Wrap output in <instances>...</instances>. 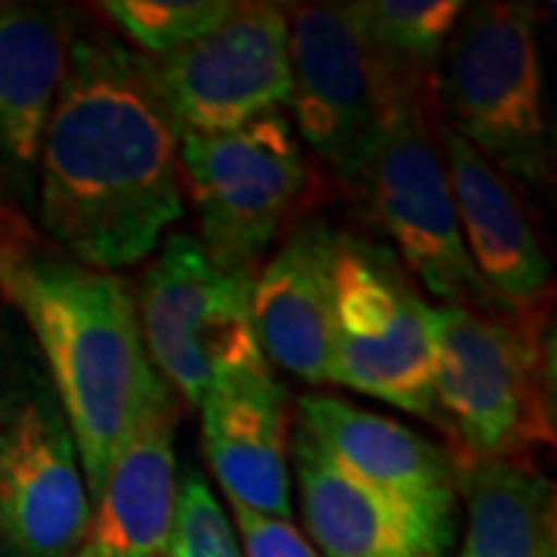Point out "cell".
I'll list each match as a JSON object with an SVG mask.
<instances>
[{
    "mask_svg": "<svg viewBox=\"0 0 557 557\" xmlns=\"http://www.w3.org/2000/svg\"><path fill=\"white\" fill-rule=\"evenodd\" d=\"M180 137L146 57L106 32L75 35L35 174L47 239L106 273L149 258L183 218Z\"/></svg>",
    "mask_w": 557,
    "mask_h": 557,
    "instance_id": "obj_1",
    "label": "cell"
},
{
    "mask_svg": "<svg viewBox=\"0 0 557 557\" xmlns=\"http://www.w3.org/2000/svg\"><path fill=\"white\" fill-rule=\"evenodd\" d=\"M0 288L32 332L94 505L159 381L143 347L134 295L115 273L13 230L0 233Z\"/></svg>",
    "mask_w": 557,
    "mask_h": 557,
    "instance_id": "obj_2",
    "label": "cell"
},
{
    "mask_svg": "<svg viewBox=\"0 0 557 557\" xmlns=\"http://www.w3.org/2000/svg\"><path fill=\"white\" fill-rule=\"evenodd\" d=\"M434 397L456 468L533 461L555 446L552 304L511 310L431 307Z\"/></svg>",
    "mask_w": 557,
    "mask_h": 557,
    "instance_id": "obj_3",
    "label": "cell"
},
{
    "mask_svg": "<svg viewBox=\"0 0 557 557\" xmlns=\"http://www.w3.org/2000/svg\"><path fill=\"white\" fill-rule=\"evenodd\" d=\"M437 119L505 180L552 186V112L533 3L465 7L440 62Z\"/></svg>",
    "mask_w": 557,
    "mask_h": 557,
    "instance_id": "obj_4",
    "label": "cell"
},
{
    "mask_svg": "<svg viewBox=\"0 0 557 557\" xmlns=\"http://www.w3.org/2000/svg\"><path fill=\"white\" fill-rule=\"evenodd\" d=\"M81 456L38 350L0 344V557H72L90 527Z\"/></svg>",
    "mask_w": 557,
    "mask_h": 557,
    "instance_id": "obj_5",
    "label": "cell"
},
{
    "mask_svg": "<svg viewBox=\"0 0 557 557\" xmlns=\"http://www.w3.org/2000/svg\"><path fill=\"white\" fill-rule=\"evenodd\" d=\"M251 267L218 258L199 236L161 242L137 288L143 347L171 394L199 409L226 375L267 366L251 313Z\"/></svg>",
    "mask_w": 557,
    "mask_h": 557,
    "instance_id": "obj_6",
    "label": "cell"
},
{
    "mask_svg": "<svg viewBox=\"0 0 557 557\" xmlns=\"http://www.w3.org/2000/svg\"><path fill=\"white\" fill-rule=\"evenodd\" d=\"M332 278V384L443 431L434 397L431 304L397 255L375 239L338 233Z\"/></svg>",
    "mask_w": 557,
    "mask_h": 557,
    "instance_id": "obj_7",
    "label": "cell"
},
{
    "mask_svg": "<svg viewBox=\"0 0 557 557\" xmlns=\"http://www.w3.org/2000/svg\"><path fill=\"white\" fill-rule=\"evenodd\" d=\"M180 183L196 205L201 245L258 270L313 193V164L278 109L226 134H183Z\"/></svg>",
    "mask_w": 557,
    "mask_h": 557,
    "instance_id": "obj_8",
    "label": "cell"
},
{
    "mask_svg": "<svg viewBox=\"0 0 557 557\" xmlns=\"http://www.w3.org/2000/svg\"><path fill=\"white\" fill-rule=\"evenodd\" d=\"M434 121L437 115L397 102L350 193L394 242L409 278L437 300V307L502 310L461 239Z\"/></svg>",
    "mask_w": 557,
    "mask_h": 557,
    "instance_id": "obj_9",
    "label": "cell"
},
{
    "mask_svg": "<svg viewBox=\"0 0 557 557\" xmlns=\"http://www.w3.org/2000/svg\"><path fill=\"white\" fill-rule=\"evenodd\" d=\"M288 109L298 139L354 189L397 106L347 3L288 7Z\"/></svg>",
    "mask_w": 557,
    "mask_h": 557,
    "instance_id": "obj_10",
    "label": "cell"
},
{
    "mask_svg": "<svg viewBox=\"0 0 557 557\" xmlns=\"http://www.w3.org/2000/svg\"><path fill=\"white\" fill-rule=\"evenodd\" d=\"M183 134H226L288 102V20L276 3H233L211 35L149 60Z\"/></svg>",
    "mask_w": 557,
    "mask_h": 557,
    "instance_id": "obj_11",
    "label": "cell"
},
{
    "mask_svg": "<svg viewBox=\"0 0 557 557\" xmlns=\"http://www.w3.org/2000/svg\"><path fill=\"white\" fill-rule=\"evenodd\" d=\"M298 428L362 486L394 505L437 555L446 557L458 520V468L449 449L397 418L329 394L298 399Z\"/></svg>",
    "mask_w": 557,
    "mask_h": 557,
    "instance_id": "obj_12",
    "label": "cell"
},
{
    "mask_svg": "<svg viewBox=\"0 0 557 557\" xmlns=\"http://www.w3.org/2000/svg\"><path fill=\"white\" fill-rule=\"evenodd\" d=\"M201 409V449L233 508L292 518V418L270 362L220 379Z\"/></svg>",
    "mask_w": 557,
    "mask_h": 557,
    "instance_id": "obj_13",
    "label": "cell"
},
{
    "mask_svg": "<svg viewBox=\"0 0 557 557\" xmlns=\"http://www.w3.org/2000/svg\"><path fill=\"white\" fill-rule=\"evenodd\" d=\"M440 156L456 201L461 239L471 263L502 310L527 313L552 304V260L511 180L468 146L453 127L434 121Z\"/></svg>",
    "mask_w": 557,
    "mask_h": 557,
    "instance_id": "obj_14",
    "label": "cell"
},
{
    "mask_svg": "<svg viewBox=\"0 0 557 557\" xmlns=\"http://www.w3.org/2000/svg\"><path fill=\"white\" fill-rule=\"evenodd\" d=\"M335 239L325 220H295L251 285L263 359L310 384H332Z\"/></svg>",
    "mask_w": 557,
    "mask_h": 557,
    "instance_id": "obj_15",
    "label": "cell"
},
{
    "mask_svg": "<svg viewBox=\"0 0 557 557\" xmlns=\"http://www.w3.org/2000/svg\"><path fill=\"white\" fill-rule=\"evenodd\" d=\"M174 431V394L159 379L102 480L84 548L102 557L168 555L180 493Z\"/></svg>",
    "mask_w": 557,
    "mask_h": 557,
    "instance_id": "obj_16",
    "label": "cell"
},
{
    "mask_svg": "<svg viewBox=\"0 0 557 557\" xmlns=\"http://www.w3.org/2000/svg\"><path fill=\"white\" fill-rule=\"evenodd\" d=\"M72 38V10L0 0V186L25 208H35L40 139L60 97Z\"/></svg>",
    "mask_w": 557,
    "mask_h": 557,
    "instance_id": "obj_17",
    "label": "cell"
},
{
    "mask_svg": "<svg viewBox=\"0 0 557 557\" xmlns=\"http://www.w3.org/2000/svg\"><path fill=\"white\" fill-rule=\"evenodd\" d=\"M300 515L319 557H443L394 505L350 478L304 428H292Z\"/></svg>",
    "mask_w": 557,
    "mask_h": 557,
    "instance_id": "obj_18",
    "label": "cell"
},
{
    "mask_svg": "<svg viewBox=\"0 0 557 557\" xmlns=\"http://www.w3.org/2000/svg\"><path fill=\"white\" fill-rule=\"evenodd\" d=\"M468 530L458 557H542L557 545L555 486L533 461H483L458 471Z\"/></svg>",
    "mask_w": 557,
    "mask_h": 557,
    "instance_id": "obj_19",
    "label": "cell"
},
{
    "mask_svg": "<svg viewBox=\"0 0 557 557\" xmlns=\"http://www.w3.org/2000/svg\"><path fill=\"white\" fill-rule=\"evenodd\" d=\"M468 3L461 0H359L347 3L394 102L437 115V75L446 44Z\"/></svg>",
    "mask_w": 557,
    "mask_h": 557,
    "instance_id": "obj_20",
    "label": "cell"
},
{
    "mask_svg": "<svg viewBox=\"0 0 557 557\" xmlns=\"http://www.w3.org/2000/svg\"><path fill=\"white\" fill-rule=\"evenodd\" d=\"M100 10L119 28L127 47L161 60L211 35L230 16V0H106Z\"/></svg>",
    "mask_w": 557,
    "mask_h": 557,
    "instance_id": "obj_21",
    "label": "cell"
},
{
    "mask_svg": "<svg viewBox=\"0 0 557 557\" xmlns=\"http://www.w3.org/2000/svg\"><path fill=\"white\" fill-rule=\"evenodd\" d=\"M164 557H242L236 530L201 474L180 480L177 518Z\"/></svg>",
    "mask_w": 557,
    "mask_h": 557,
    "instance_id": "obj_22",
    "label": "cell"
},
{
    "mask_svg": "<svg viewBox=\"0 0 557 557\" xmlns=\"http://www.w3.org/2000/svg\"><path fill=\"white\" fill-rule=\"evenodd\" d=\"M233 530L242 557H319L310 539L292 520L267 518L245 508H233Z\"/></svg>",
    "mask_w": 557,
    "mask_h": 557,
    "instance_id": "obj_23",
    "label": "cell"
},
{
    "mask_svg": "<svg viewBox=\"0 0 557 557\" xmlns=\"http://www.w3.org/2000/svg\"><path fill=\"white\" fill-rule=\"evenodd\" d=\"M72 557H102V555H97V552H90V548H84V545H81L78 552H75Z\"/></svg>",
    "mask_w": 557,
    "mask_h": 557,
    "instance_id": "obj_24",
    "label": "cell"
},
{
    "mask_svg": "<svg viewBox=\"0 0 557 557\" xmlns=\"http://www.w3.org/2000/svg\"><path fill=\"white\" fill-rule=\"evenodd\" d=\"M0 196H3V186H0Z\"/></svg>",
    "mask_w": 557,
    "mask_h": 557,
    "instance_id": "obj_25",
    "label": "cell"
}]
</instances>
